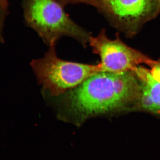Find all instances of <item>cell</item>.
<instances>
[{"mask_svg": "<svg viewBox=\"0 0 160 160\" xmlns=\"http://www.w3.org/2000/svg\"><path fill=\"white\" fill-rule=\"evenodd\" d=\"M64 6L69 4H85L95 7L98 0H56Z\"/></svg>", "mask_w": 160, "mask_h": 160, "instance_id": "obj_7", "label": "cell"}, {"mask_svg": "<svg viewBox=\"0 0 160 160\" xmlns=\"http://www.w3.org/2000/svg\"><path fill=\"white\" fill-rule=\"evenodd\" d=\"M31 65L40 84L53 96L63 94L102 71L100 63L88 65L61 59L55 45L49 46L44 57L32 61Z\"/></svg>", "mask_w": 160, "mask_h": 160, "instance_id": "obj_3", "label": "cell"}, {"mask_svg": "<svg viewBox=\"0 0 160 160\" xmlns=\"http://www.w3.org/2000/svg\"><path fill=\"white\" fill-rule=\"evenodd\" d=\"M22 5L26 24L49 46L65 36L84 47L89 43L91 33L74 22L56 0H23Z\"/></svg>", "mask_w": 160, "mask_h": 160, "instance_id": "obj_2", "label": "cell"}, {"mask_svg": "<svg viewBox=\"0 0 160 160\" xmlns=\"http://www.w3.org/2000/svg\"><path fill=\"white\" fill-rule=\"evenodd\" d=\"M8 0H1V40H3L2 30L3 25H4V20L6 18V15L7 14L8 10Z\"/></svg>", "mask_w": 160, "mask_h": 160, "instance_id": "obj_9", "label": "cell"}, {"mask_svg": "<svg viewBox=\"0 0 160 160\" xmlns=\"http://www.w3.org/2000/svg\"><path fill=\"white\" fill-rule=\"evenodd\" d=\"M89 44L93 53L101 59L102 71L121 72L133 71L142 64L150 67L154 60L142 52L132 48L121 40L117 33L109 38L103 29L96 37H90Z\"/></svg>", "mask_w": 160, "mask_h": 160, "instance_id": "obj_5", "label": "cell"}, {"mask_svg": "<svg viewBox=\"0 0 160 160\" xmlns=\"http://www.w3.org/2000/svg\"><path fill=\"white\" fill-rule=\"evenodd\" d=\"M141 93L134 71H101L69 90L65 96V106L76 121L82 122L137 103Z\"/></svg>", "mask_w": 160, "mask_h": 160, "instance_id": "obj_1", "label": "cell"}, {"mask_svg": "<svg viewBox=\"0 0 160 160\" xmlns=\"http://www.w3.org/2000/svg\"><path fill=\"white\" fill-rule=\"evenodd\" d=\"M150 73L155 80L160 83V59L154 60L150 66Z\"/></svg>", "mask_w": 160, "mask_h": 160, "instance_id": "obj_8", "label": "cell"}, {"mask_svg": "<svg viewBox=\"0 0 160 160\" xmlns=\"http://www.w3.org/2000/svg\"><path fill=\"white\" fill-rule=\"evenodd\" d=\"M133 71L141 85L139 106L146 111L160 114V83L152 77L150 70L143 66H138Z\"/></svg>", "mask_w": 160, "mask_h": 160, "instance_id": "obj_6", "label": "cell"}, {"mask_svg": "<svg viewBox=\"0 0 160 160\" xmlns=\"http://www.w3.org/2000/svg\"><path fill=\"white\" fill-rule=\"evenodd\" d=\"M112 27L132 38L160 14V0H98L95 7Z\"/></svg>", "mask_w": 160, "mask_h": 160, "instance_id": "obj_4", "label": "cell"}]
</instances>
